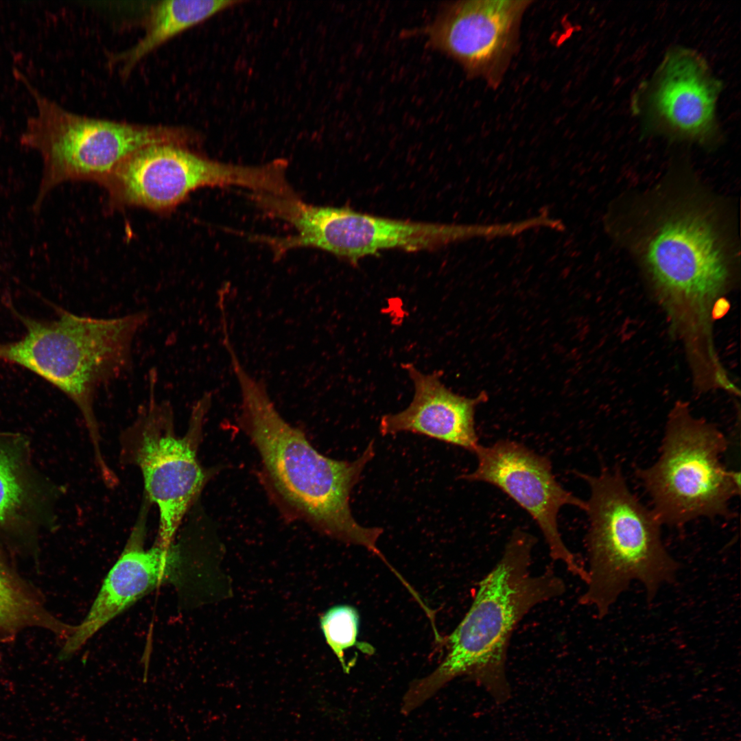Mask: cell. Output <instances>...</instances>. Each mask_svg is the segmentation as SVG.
I'll return each mask as SVG.
<instances>
[{"instance_id":"9","label":"cell","mask_w":741,"mask_h":741,"mask_svg":"<svg viewBox=\"0 0 741 741\" xmlns=\"http://www.w3.org/2000/svg\"><path fill=\"white\" fill-rule=\"evenodd\" d=\"M259 207L296 230L286 237H258V242L277 256L295 248H312L356 264L382 250H433L475 235L472 225L388 218L346 207L316 206L297 196H264Z\"/></svg>"},{"instance_id":"17","label":"cell","mask_w":741,"mask_h":741,"mask_svg":"<svg viewBox=\"0 0 741 741\" xmlns=\"http://www.w3.org/2000/svg\"><path fill=\"white\" fill-rule=\"evenodd\" d=\"M226 0H167L152 5L143 35L127 49L110 56L108 64L127 78L134 67L161 45L183 31L236 3Z\"/></svg>"},{"instance_id":"8","label":"cell","mask_w":741,"mask_h":741,"mask_svg":"<svg viewBox=\"0 0 741 741\" xmlns=\"http://www.w3.org/2000/svg\"><path fill=\"white\" fill-rule=\"evenodd\" d=\"M666 423L657 460L637 473L661 524L679 526L699 517L729 516L730 500L740 493V473L720 461L725 435L694 417L683 401L675 403Z\"/></svg>"},{"instance_id":"11","label":"cell","mask_w":741,"mask_h":741,"mask_svg":"<svg viewBox=\"0 0 741 741\" xmlns=\"http://www.w3.org/2000/svg\"><path fill=\"white\" fill-rule=\"evenodd\" d=\"M473 454L478 460L476 469L460 478L492 484L508 495L536 521L552 559L562 563L569 573L586 584L587 569L565 545L558 528L557 517L565 505L585 511L587 503L559 484L548 458L507 439L489 446L479 445Z\"/></svg>"},{"instance_id":"14","label":"cell","mask_w":741,"mask_h":741,"mask_svg":"<svg viewBox=\"0 0 741 741\" xmlns=\"http://www.w3.org/2000/svg\"><path fill=\"white\" fill-rule=\"evenodd\" d=\"M720 89L700 56L685 49H674L647 92L646 119L666 133L707 143L716 134L714 113Z\"/></svg>"},{"instance_id":"15","label":"cell","mask_w":741,"mask_h":741,"mask_svg":"<svg viewBox=\"0 0 741 741\" xmlns=\"http://www.w3.org/2000/svg\"><path fill=\"white\" fill-rule=\"evenodd\" d=\"M60 494L34 466L27 440L0 432V539L34 545L42 530L55 527Z\"/></svg>"},{"instance_id":"2","label":"cell","mask_w":741,"mask_h":741,"mask_svg":"<svg viewBox=\"0 0 741 741\" xmlns=\"http://www.w3.org/2000/svg\"><path fill=\"white\" fill-rule=\"evenodd\" d=\"M228 357L241 392L239 423L258 452L263 482L280 509L320 532L362 546L385 560L377 545L384 530L361 526L349 504L353 488L374 457V440L353 461L321 454L303 431L283 418L266 385L247 372L235 351Z\"/></svg>"},{"instance_id":"18","label":"cell","mask_w":741,"mask_h":741,"mask_svg":"<svg viewBox=\"0 0 741 741\" xmlns=\"http://www.w3.org/2000/svg\"><path fill=\"white\" fill-rule=\"evenodd\" d=\"M34 627L65 639L73 626L49 613L43 598L19 574L0 547V643L10 642L24 629Z\"/></svg>"},{"instance_id":"13","label":"cell","mask_w":741,"mask_h":741,"mask_svg":"<svg viewBox=\"0 0 741 741\" xmlns=\"http://www.w3.org/2000/svg\"><path fill=\"white\" fill-rule=\"evenodd\" d=\"M152 504L143 496L137 519L119 557L106 575L84 620L73 626L59 654L67 659L106 624L158 586L176 581L183 562V544L155 540L145 547Z\"/></svg>"},{"instance_id":"19","label":"cell","mask_w":741,"mask_h":741,"mask_svg":"<svg viewBox=\"0 0 741 741\" xmlns=\"http://www.w3.org/2000/svg\"><path fill=\"white\" fill-rule=\"evenodd\" d=\"M320 625L327 644L344 670H349L345 650L355 646L364 653H374L370 644L357 641L360 615L353 607L341 604L331 607L321 616Z\"/></svg>"},{"instance_id":"6","label":"cell","mask_w":741,"mask_h":741,"mask_svg":"<svg viewBox=\"0 0 741 741\" xmlns=\"http://www.w3.org/2000/svg\"><path fill=\"white\" fill-rule=\"evenodd\" d=\"M14 73L35 100L20 137L22 145L36 151L43 173L34 210L58 185L91 180L102 184L128 156L157 143L188 145L194 139L186 128L98 119L69 111L43 95L19 70Z\"/></svg>"},{"instance_id":"1","label":"cell","mask_w":741,"mask_h":741,"mask_svg":"<svg viewBox=\"0 0 741 741\" xmlns=\"http://www.w3.org/2000/svg\"><path fill=\"white\" fill-rule=\"evenodd\" d=\"M659 203L639 223L632 246L687 359L704 361L716 351L714 323L730 308L731 246L703 201L674 196Z\"/></svg>"},{"instance_id":"5","label":"cell","mask_w":741,"mask_h":741,"mask_svg":"<svg viewBox=\"0 0 741 741\" xmlns=\"http://www.w3.org/2000/svg\"><path fill=\"white\" fill-rule=\"evenodd\" d=\"M576 473L591 493L585 510L589 581L578 602L601 619L633 580L652 599L663 584L674 580L678 564L661 541L659 519L631 493L619 468Z\"/></svg>"},{"instance_id":"10","label":"cell","mask_w":741,"mask_h":741,"mask_svg":"<svg viewBox=\"0 0 741 741\" xmlns=\"http://www.w3.org/2000/svg\"><path fill=\"white\" fill-rule=\"evenodd\" d=\"M286 173L287 165L281 159L258 166L234 165L210 159L187 145L163 143L128 156L101 185L115 206L165 213L204 187L233 185L281 195L288 187Z\"/></svg>"},{"instance_id":"3","label":"cell","mask_w":741,"mask_h":741,"mask_svg":"<svg viewBox=\"0 0 741 741\" xmlns=\"http://www.w3.org/2000/svg\"><path fill=\"white\" fill-rule=\"evenodd\" d=\"M537 539L516 528L495 566L479 582L472 603L460 622L441 638L445 658L428 677L412 687L419 694L465 676L482 686L499 703L510 696L506 661L517 626L535 607L563 595L566 585L551 567L533 574Z\"/></svg>"},{"instance_id":"4","label":"cell","mask_w":741,"mask_h":741,"mask_svg":"<svg viewBox=\"0 0 741 741\" xmlns=\"http://www.w3.org/2000/svg\"><path fill=\"white\" fill-rule=\"evenodd\" d=\"M55 309L56 320L40 321L21 315L12 307L26 333L16 342L0 343V360L33 371L74 403L85 423L97 470L104 473L110 466L102 453L95 395L130 367L132 342L148 314L98 318Z\"/></svg>"},{"instance_id":"16","label":"cell","mask_w":741,"mask_h":741,"mask_svg":"<svg viewBox=\"0 0 741 741\" xmlns=\"http://www.w3.org/2000/svg\"><path fill=\"white\" fill-rule=\"evenodd\" d=\"M413 382L414 394L403 410L384 415L379 430L382 436L411 432L462 447L474 453L478 437L475 427L477 405L485 395L468 398L453 392L441 381V373H423L412 364L401 365Z\"/></svg>"},{"instance_id":"12","label":"cell","mask_w":741,"mask_h":741,"mask_svg":"<svg viewBox=\"0 0 741 741\" xmlns=\"http://www.w3.org/2000/svg\"><path fill=\"white\" fill-rule=\"evenodd\" d=\"M532 1L462 0L443 5L425 27L428 44L467 73L495 86L517 50L523 16Z\"/></svg>"},{"instance_id":"7","label":"cell","mask_w":741,"mask_h":741,"mask_svg":"<svg viewBox=\"0 0 741 741\" xmlns=\"http://www.w3.org/2000/svg\"><path fill=\"white\" fill-rule=\"evenodd\" d=\"M151 379L148 401L119 435V457L141 473L143 495L158 513L156 539L171 544L212 473L198 455L212 397L206 392L195 403L180 435L172 406L156 399L154 375Z\"/></svg>"}]
</instances>
